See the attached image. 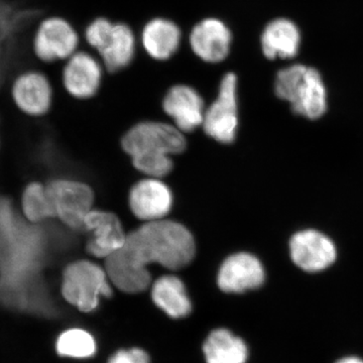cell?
Masks as SVG:
<instances>
[{
	"label": "cell",
	"mask_w": 363,
	"mask_h": 363,
	"mask_svg": "<svg viewBox=\"0 0 363 363\" xmlns=\"http://www.w3.org/2000/svg\"><path fill=\"white\" fill-rule=\"evenodd\" d=\"M114 23L105 18H98L90 23L85 30L87 44L98 52L106 45L113 30Z\"/></svg>",
	"instance_id": "obj_26"
},
{
	"label": "cell",
	"mask_w": 363,
	"mask_h": 363,
	"mask_svg": "<svg viewBox=\"0 0 363 363\" xmlns=\"http://www.w3.org/2000/svg\"><path fill=\"white\" fill-rule=\"evenodd\" d=\"M130 157L136 155L181 154L186 149L185 136L176 126L157 121H145L130 128L121 140Z\"/></svg>",
	"instance_id": "obj_5"
},
{
	"label": "cell",
	"mask_w": 363,
	"mask_h": 363,
	"mask_svg": "<svg viewBox=\"0 0 363 363\" xmlns=\"http://www.w3.org/2000/svg\"><path fill=\"white\" fill-rule=\"evenodd\" d=\"M108 363H150L147 353L138 348L121 350L111 358Z\"/></svg>",
	"instance_id": "obj_27"
},
{
	"label": "cell",
	"mask_w": 363,
	"mask_h": 363,
	"mask_svg": "<svg viewBox=\"0 0 363 363\" xmlns=\"http://www.w3.org/2000/svg\"><path fill=\"white\" fill-rule=\"evenodd\" d=\"M238 126V78L235 74L228 73L221 80L216 100L205 111L203 128L217 142L231 143Z\"/></svg>",
	"instance_id": "obj_7"
},
{
	"label": "cell",
	"mask_w": 363,
	"mask_h": 363,
	"mask_svg": "<svg viewBox=\"0 0 363 363\" xmlns=\"http://www.w3.org/2000/svg\"><path fill=\"white\" fill-rule=\"evenodd\" d=\"M40 236L21 220L11 203L0 200V296L20 297L40 288Z\"/></svg>",
	"instance_id": "obj_1"
},
{
	"label": "cell",
	"mask_w": 363,
	"mask_h": 363,
	"mask_svg": "<svg viewBox=\"0 0 363 363\" xmlns=\"http://www.w3.org/2000/svg\"><path fill=\"white\" fill-rule=\"evenodd\" d=\"M233 35L223 21L215 18H205L191 30V50L203 62L218 64L228 57Z\"/></svg>",
	"instance_id": "obj_12"
},
{
	"label": "cell",
	"mask_w": 363,
	"mask_h": 363,
	"mask_svg": "<svg viewBox=\"0 0 363 363\" xmlns=\"http://www.w3.org/2000/svg\"><path fill=\"white\" fill-rule=\"evenodd\" d=\"M121 252L140 267L157 264L177 271L188 266L195 255V240L185 226L176 221L147 222L128 234Z\"/></svg>",
	"instance_id": "obj_2"
},
{
	"label": "cell",
	"mask_w": 363,
	"mask_h": 363,
	"mask_svg": "<svg viewBox=\"0 0 363 363\" xmlns=\"http://www.w3.org/2000/svg\"><path fill=\"white\" fill-rule=\"evenodd\" d=\"M0 57H1V45H0Z\"/></svg>",
	"instance_id": "obj_30"
},
{
	"label": "cell",
	"mask_w": 363,
	"mask_h": 363,
	"mask_svg": "<svg viewBox=\"0 0 363 363\" xmlns=\"http://www.w3.org/2000/svg\"><path fill=\"white\" fill-rule=\"evenodd\" d=\"M104 64L86 52H76L66 61L62 81L67 92L78 99H89L99 90Z\"/></svg>",
	"instance_id": "obj_13"
},
{
	"label": "cell",
	"mask_w": 363,
	"mask_h": 363,
	"mask_svg": "<svg viewBox=\"0 0 363 363\" xmlns=\"http://www.w3.org/2000/svg\"><path fill=\"white\" fill-rule=\"evenodd\" d=\"M83 229L91 234L87 252L97 259H108L123 248L128 238L118 217L102 210H91Z\"/></svg>",
	"instance_id": "obj_11"
},
{
	"label": "cell",
	"mask_w": 363,
	"mask_h": 363,
	"mask_svg": "<svg viewBox=\"0 0 363 363\" xmlns=\"http://www.w3.org/2000/svg\"><path fill=\"white\" fill-rule=\"evenodd\" d=\"M11 95L16 106L33 116L47 113L52 105L51 83L40 71L30 70L21 73L14 79Z\"/></svg>",
	"instance_id": "obj_16"
},
{
	"label": "cell",
	"mask_w": 363,
	"mask_h": 363,
	"mask_svg": "<svg viewBox=\"0 0 363 363\" xmlns=\"http://www.w3.org/2000/svg\"><path fill=\"white\" fill-rule=\"evenodd\" d=\"M162 108L182 133H191L201 126L206 111L201 95L188 85L169 88L162 101Z\"/></svg>",
	"instance_id": "obj_15"
},
{
	"label": "cell",
	"mask_w": 363,
	"mask_h": 363,
	"mask_svg": "<svg viewBox=\"0 0 363 363\" xmlns=\"http://www.w3.org/2000/svg\"><path fill=\"white\" fill-rule=\"evenodd\" d=\"M131 160L133 167L150 178H162L173 169V161L168 155H136Z\"/></svg>",
	"instance_id": "obj_25"
},
{
	"label": "cell",
	"mask_w": 363,
	"mask_h": 363,
	"mask_svg": "<svg viewBox=\"0 0 363 363\" xmlns=\"http://www.w3.org/2000/svg\"><path fill=\"white\" fill-rule=\"evenodd\" d=\"M274 92L290 102L294 113L318 119L327 111V93L319 72L303 65H294L279 72Z\"/></svg>",
	"instance_id": "obj_3"
},
{
	"label": "cell",
	"mask_w": 363,
	"mask_h": 363,
	"mask_svg": "<svg viewBox=\"0 0 363 363\" xmlns=\"http://www.w3.org/2000/svg\"><path fill=\"white\" fill-rule=\"evenodd\" d=\"M140 40L143 50L156 61H168L180 49L182 32L168 18H152L143 26Z\"/></svg>",
	"instance_id": "obj_17"
},
{
	"label": "cell",
	"mask_w": 363,
	"mask_h": 363,
	"mask_svg": "<svg viewBox=\"0 0 363 363\" xmlns=\"http://www.w3.org/2000/svg\"><path fill=\"white\" fill-rule=\"evenodd\" d=\"M111 279L106 271L90 262L77 260L66 267L62 295L69 304L88 313L96 309L101 297H111Z\"/></svg>",
	"instance_id": "obj_4"
},
{
	"label": "cell",
	"mask_w": 363,
	"mask_h": 363,
	"mask_svg": "<svg viewBox=\"0 0 363 363\" xmlns=\"http://www.w3.org/2000/svg\"><path fill=\"white\" fill-rule=\"evenodd\" d=\"M57 351L62 357L87 358L96 351L94 338L82 329H70L62 333L57 341Z\"/></svg>",
	"instance_id": "obj_24"
},
{
	"label": "cell",
	"mask_w": 363,
	"mask_h": 363,
	"mask_svg": "<svg viewBox=\"0 0 363 363\" xmlns=\"http://www.w3.org/2000/svg\"><path fill=\"white\" fill-rule=\"evenodd\" d=\"M173 206V195L166 184L156 178L136 183L130 193L131 212L140 220L152 222L164 219Z\"/></svg>",
	"instance_id": "obj_14"
},
{
	"label": "cell",
	"mask_w": 363,
	"mask_h": 363,
	"mask_svg": "<svg viewBox=\"0 0 363 363\" xmlns=\"http://www.w3.org/2000/svg\"><path fill=\"white\" fill-rule=\"evenodd\" d=\"M207 363H245L248 350L242 339L226 329H217L204 344Z\"/></svg>",
	"instance_id": "obj_22"
},
{
	"label": "cell",
	"mask_w": 363,
	"mask_h": 363,
	"mask_svg": "<svg viewBox=\"0 0 363 363\" xmlns=\"http://www.w3.org/2000/svg\"><path fill=\"white\" fill-rule=\"evenodd\" d=\"M55 213L65 225L75 230L84 226L90 213L94 194L89 186L73 180H55L47 186Z\"/></svg>",
	"instance_id": "obj_8"
},
{
	"label": "cell",
	"mask_w": 363,
	"mask_h": 363,
	"mask_svg": "<svg viewBox=\"0 0 363 363\" xmlns=\"http://www.w3.org/2000/svg\"><path fill=\"white\" fill-rule=\"evenodd\" d=\"M135 33L125 23H114L111 38L100 50L102 64L107 70L117 72L130 65L135 56Z\"/></svg>",
	"instance_id": "obj_21"
},
{
	"label": "cell",
	"mask_w": 363,
	"mask_h": 363,
	"mask_svg": "<svg viewBox=\"0 0 363 363\" xmlns=\"http://www.w3.org/2000/svg\"><path fill=\"white\" fill-rule=\"evenodd\" d=\"M266 271L262 262L248 252H238L224 260L218 272L219 288L225 293L241 294L264 285Z\"/></svg>",
	"instance_id": "obj_10"
},
{
	"label": "cell",
	"mask_w": 363,
	"mask_h": 363,
	"mask_svg": "<svg viewBox=\"0 0 363 363\" xmlns=\"http://www.w3.org/2000/svg\"><path fill=\"white\" fill-rule=\"evenodd\" d=\"M23 210L26 219L33 223L56 217L47 186L40 183L28 185L23 196Z\"/></svg>",
	"instance_id": "obj_23"
},
{
	"label": "cell",
	"mask_w": 363,
	"mask_h": 363,
	"mask_svg": "<svg viewBox=\"0 0 363 363\" xmlns=\"http://www.w3.org/2000/svg\"><path fill=\"white\" fill-rule=\"evenodd\" d=\"M2 38H4V35H2L1 30H0V42H1Z\"/></svg>",
	"instance_id": "obj_29"
},
{
	"label": "cell",
	"mask_w": 363,
	"mask_h": 363,
	"mask_svg": "<svg viewBox=\"0 0 363 363\" xmlns=\"http://www.w3.org/2000/svg\"><path fill=\"white\" fill-rule=\"evenodd\" d=\"M78 47L77 30L61 16L40 21L33 38V55L44 63L67 61L78 52Z\"/></svg>",
	"instance_id": "obj_6"
},
{
	"label": "cell",
	"mask_w": 363,
	"mask_h": 363,
	"mask_svg": "<svg viewBox=\"0 0 363 363\" xmlns=\"http://www.w3.org/2000/svg\"><path fill=\"white\" fill-rule=\"evenodd\" d=\"M291 259L307 272L324 271L337 259V248L324 233L306 229L294 234L290 240Z\"/></svg>",
	"instance_id": "obj_9"
},
{
	"label": "cell",
	"mask_w": 363,
	"mask_h": 363,
	"mask_svg": "<svg viewBox=\"0 0 363 363\" xmlns=\"http://www.w3.org/2000/svg\"><path fill=\"white\" fill-rule=\"evenodd\" d=\"M300 32L292 21L279 18L269 23L262 35V48L267 59L294 58L300 47Z\"/></svg>",
	"instance_id": "obj_19"
},
{
	"label": "cell",
	"mask_w": 363,
	"mask_h": 363,
	"mask_svg": "<svg viewBox=\"0 0 363 363\" xmlns=\"http://www.w3.org/2000/svg\"><path fill=\"white\" fill-rule=\"evenodd\" d=\"M337 363H363V360L358 357H350L342 358Z\"/></svg>",
	"instance_id": "obj_28"
},
{
	"label": "cell",
	"mask_w": 363,
	"mask_h": 363,
	"mask_svg": "<svg viewBox=\"0 0 363 363\" xmlns=\"http://www.w3.org/2000/svg\"><path fill=\"white\" fill-rule=\"evenodd\" d=\"M105 271L117 289L128 294L143 292L152 281L147 267L138 266L121 250L105 259Z\"/></svg>",
	"instance_id": "obj_18"
},
{
	"label": "cell",
	"mask_w": 363,
	"mask_h": 363,
	"mask_svg": "<svg viewBox=\"0 0 363 363\" xmlns=\"http://www.w3.org/2000/svg\"><path fill=\"white\" fill-rule=\"evenodd\" d=\"M155 304L174 319L188 316L192 310L190 298L183 281L176 276H164L155 281L152 289Z\"/></svg>",
	"instance_id": "obj_20"
}]
</instances>
